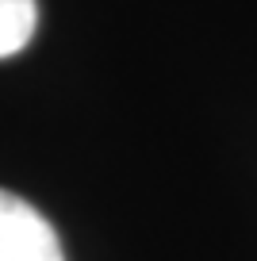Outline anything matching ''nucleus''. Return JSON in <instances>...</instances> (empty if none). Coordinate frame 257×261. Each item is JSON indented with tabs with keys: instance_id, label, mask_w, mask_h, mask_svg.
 <instances>
[{
	"instance_id": "nucleus-1",
	"label": "nucleus",
	"mask_w": 257,
	"mask_h": 261,
	"mask_svg": "<svg viewBox=\"0 0 257 261\" xmlns=\"http://www.w3.org/2000/svg\"><path fill=\"white\" fill-rule=\"evenodd\" d=\"M0 261H65L50 219L8 188H0Z\"/></svg>"
},
{
	"instance_id": "nucleus-2",
	"label": "nucleus",
	"mask_w": 257,
	"mask_h": 261,
	"mask_svg": "<svg viewBox=\"0 0 257 261\" xmlns=\"http://www.w3.org/2000/svg\"><path fill=\"white\" fill-rule=\"evenodd\" d=\"M39 4L35 0H0V58H12L35 39Z\"/></svg>"
}]
</instances>
